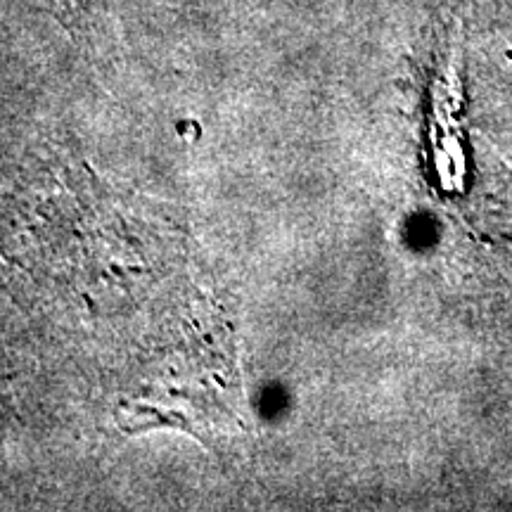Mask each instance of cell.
Instances as JSON below:
<instances>
[{
    "label": "cell",
    "instance_id": "1",
    "mask_svg": "<svg viewBox=\"0 0 512 512\" xmlns=\"http://www.w3.org/2000/svg\"><path fill=\"white\" fill-rule=\"evenodd\" d=\"M53 5L74 31L98 27L105 17V0H53Z\"/></svg>",
    "mask_w": 512,
    "mask_h": 512
}]
</instances>
